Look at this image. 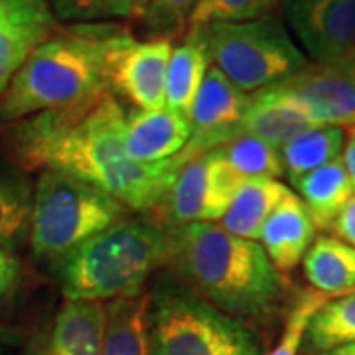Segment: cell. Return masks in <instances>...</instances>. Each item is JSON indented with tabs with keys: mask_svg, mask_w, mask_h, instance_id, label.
I'll list each match as a JSON object with an SVG mask.
<instances>
[{
	"mask_svg": "<svg viewBox=\"0 0 355 355\" xmlns=\"http://www.w3.org/2000/svg\"><path fill=\"white\" fill-rule=\"evenodd\" d=\"M282 20L314 64L343 62L355 44V0H279Z\"/></svg>",
	"mask_w": 355,
	"mask_h": 355,
	"instance_id": "10",
	"label": "cell"
},
{
	"mask_svg": "<svg viewBox=\"0 0 355 355\" xmlns=\"http://www.w3.org/2000/svg\"><path fill=\"white\" fill-rule=\"evenodd\" d=\"M22 355H51L50 338H48L46 334L34 336L24 347V354Z\"/></svg>",
	"mask_w": 355,
	"mask_h": 355,
	"instance_id": "34",
	"label": "cell"
},
{
	"mask_svg": "<svg viewBox=\"0 0 355 355\" xmlns=\"http://www.w3.org/2000/svg\"><path fill=\"white\" fill-rule=\"evenodd\" d=\"M216 150L243 178L279 180L280 176H284V164L279 148L253 135L241 132Z\"/></svg>",
	"mask_w": 355,
	"mask_h": 355,
	"instance_id": "26",
	"label": "cell"
},
{
	"mask_svg": "<svg viewBox=\"0 0 355 355\" xmlns=\"http://www.w3.org/2000/svg\"><path fill=\"white\" fill-rule=\"evenodd\" d=\"M202 34L209 65L245 93L270 87L310 64L282 16L247 22H214L190 28Z\"/></svg>",
	"mask_w": 355,
	"mask_h": 355,
	"instance_id": "7",
	"label": "cell"
},
{
	"mask_svg": "<svg viewBox=\"0 0 355 355\" xmlns=\"http://www.w3.org/2000/svg\"><path fill=\"white\" fill-rule=\"evenodd\" d=\"M268 89L316 127H355V67L345 62H312Z\"/></svg>",
	"mask_w": 355,
	"mask_h": 355,
	"instance_id": "9",
	"label": "cell"
},
{
	"mask_svg": "<svg viewBox=\"0 0 355 355\" xmlns=\"http://www.w3.org/2000/svg\"><path fill=\"white\" fill-rule=\"evenodd\" d=\"M279 0H198L191 10L190 28L214 22H247L275 14Z\"/></svg>",
	"mask_w": 355,
	"mask_h": 355,
	"instance_id": "27",
	"label": "cell"
},
{
	"mask_svg": "<svg viewBox=\"0 0 355 355\" xmlns=\"http://www.w3.org/2000/svg\"><path fill=\"white\" fill-rule=\"evenodd\" d=\"M174 42L150 38L130 40L114 55L109 71V89L125 97L139 111H158L166 107V71Z\"/></svg>",
	"mask_w": 355,
	"mask_h": 355,
	"instance_id": "12",
	"label": "cell"
},
{
	"mask_svg": "<svg viewBox=\"0 0 355 355\" xmlns=\"http://www.w3.org/2000/svg\"><path fill=\"white\" fill-rule=\"evenodd\" d=\"M170 249L168 229L130 214L79 245L53 270L65 300L109 302L144 292L154 270L168 265Z\"/></svg>",
	"mask_w": 355,
	"mask_h": 355,
	"instance_id": "4",
	"label": "cell"
},
{
	"mask_svg": "<svg viewBox=\"0 0 355 355\" xmlns=\"http://www.w3.org/2000/svg\"><path fill=\"white\" fill-rule=\"evenodd\" d=\"M345 64L347 65H352V67H355V44H354V48L349 50V53L345 55V60H343Z\"/></svg>",
	"mask_w": 355,
	"mask_h": 355,
	"instance_id": "38",
	"label": "cell"
},
{
	"mask_svg": "<svg viewBox=\"0 0 355 355\" xmlns=\"http://www.w3.org/2000/svg\"><path fill=\"white\" fill-rule=\"evenodd\" d=\"M316 355H355V343L342 345V347H336V349H330V352H324V354Z\"/></svg>",
	"mask_w": 355,
	"mask_h": 355,
	"instance_id": "35",
	"label": "cell"
},
{
	"mask_svg": "<svg viewBox=\"0 0 355 355\" xmlns=\"http://www.w3.org/2000/svg\"><path fill=\"white\" fill-rule=\"evenodd\" d=\"M209 69V55L198 30H186V38L174 46L166 71V109L190 119V111Z\"/></svg>",
	"mask_w": 355,
	"mask_h": 355,
	"instance_id": "22",
	"label": "cell"
},
{
	"mask_svg": "<svg viewBox=\"0 0 355 355\" xmlns=\"http://www.w3.org/2000/svg\"><path fill=\"white\" fill-rule=\"evenodd\" d=\"M103 355H150V291L105 302Z\"/></svg>",
	"mask_w": 355,
	"mask_h": 355,
	"instance_id": "19",
	"label": "cell"
},
{
	"mask_svg": "<svg viewBox=\"0 0 355 355\" xmlns=\"http://www.w3.org/2000/svg\"><path fill=\"white\" fill-rule=\"evenodd\" d=\"M58 22L101 24L135 16V0H48Z\"/></svg>",
	"mask_w": 355,
	"mask_h": 355,
	"instance_id": "28",
	"label": "cell"
},
{
	"mask_svg": "<svg viewBox=\"0 0 355 355\" xmlns=\"http://www.w3.org/2000/svg\"><path fill=\"white\" fill-rule=\"evenodd\" d=\"M132 34L113 22L58 28L0 95V128L109 87L114 55Z\"/></svg>",
	"mask_w": 355,
	"mask_h": 355,
	"instance_id": "3",
	"label": "cell"
},
{
	"mask_svg": "<svg viewBox=\"0 0 355 355\" xmlns=\"http://www.w3.org/2000/svg\"><path fill=\"white\" fill-rule=\"evenodd\" d=\"M125 128V109L105 87L4 127V144L24 172H64L109 191L132 214L150 216L186 162L178 154L154 164L128 160Z\"/></svg>",
	"mask_w": 355,
	"mask_h": 355,
	"instance_id": "1",
	"label": "cell"
},
{
	"mask_svg": "<svg viewBox=\"0 0 355 355\" xmlns=\"http://www.w3.org/2000/svg\"><path fill=\"white\" fill-rule=\"evenodd\" d=\"M58 30L48 0H16L0 20V95L32 51Z\"/></svg>",
	"mask_w": 355,
	"mask_h": 355,
	"instance_id": "13",
	"label": "cell"
},
{
	"mask_svg": "<svg viewBox=\"0 0 355 355\" xmlns=\"http://www.w3.org/2000/svg\"><path fill=\"white\" fill-rule=\"evenodd\" d=\"M132 211L95 184L42 170L34 184L30 251L44 265L60 266L79 245Z\"/></svg>",
	"mask_w": 355,
	"mask_h": 355,
	"instance_id": "5",
	"label": "cell"
},
{
	"mask_svg": "<svg viewBox=\"0 0 355 355\" xmlns=\"http://www.w3.org/2000/svg\"><path fill=\"white\" fill-rule=\"evenodd\" d=\"M316 125H312L292 103L284 101L268 87L251 93V105L239 125L241 132L259 137L279 150L296 135Z\"/></svg>",
	"mask_w": 355,
	"mask_h": 355,
	"instance_id": "23",
	"label": "cell"
},
{
	"mask_svg": "<svg viewBox=\"0 0 355 355\" xmlns=\"http://www.w3.org/2000/svg\"><path fill=\"white\" fill-rule=\"evenodd\" d=\"M150 355H265L251 326L217 310L184 282L150 291Z\"/></svg>",
	"mask_w": 355,
	"mask_h": 355,
	"instance_id": "6",
	"label": "cell"
},
{
	"mask_svg": "<svg viewBox=\"0 0 355 355\" xmlns=\"http://www.w3.org/2000/svg\"><path fill=\"white\" fill-rule=\"evenodd\" d=\"M105 302L65 300L50 334L51 355H103Z\"/></svg>",
	"mask_w": 355,
	"mask_h": 355,
	"instance_id": "16",
	"label": "cell"
},
{
	"mask_svg": "<svg viewBox=\"0 0 355 355\" xmlns=\"http://www.w3.org/2000/svg\"><path fill=\"white\" fill-rule=\"evenodd\" d=\"M251 105V93L233 85L214 65H209L190 111L191 137L178 156L188 162L211 153L241 135V119Z\"/></svg>",
	"mask_w": 355,
	"mask_h": 355,
	"instance_id": "11",
	"label": "cell"
},
{
	"mask_svg": "<svg viewBox=\"0 0 355 355\" xmlns=\"http://www.w3.org/2000/svg\"><path fill=\"white\" fill-rule=\"evenodd\" d=\"M296 196L302 200L316 229H330L336 217L352 200L355 186L347 174L342 158L320 166L304 176L291 182Z\"/></svg>",
	"mask_w": 355,
	"mask_h": 355,
	"instance_id": "17",
	"label": "cell"
},
{
	"mask_svg": "<svg viewBox=\"0 0 355 355\" xmlns=\"http://www.w3.org/2000/svg\"><path fill=\"white\" fill-rule=\"evenodd\" d=\"M345 144V128L342 127H312L296 135L282 148L284 176L291 182L316 170L320 166L330 164L331 160L342 158Z\"/></svg>",
	"mask_w": 355,
	"mask_h": 355,
	"instance_id": "24",
	"label": "cell"
},
{
	"mask_svg": "<svg viewBox=\"0 0 355 355\" xmlns=\"http://www.w3.org/2000/svg\"><path fill=\"white\" fill-rule=\"evenodd\" d=\"M34 184L12 160H0V247L16 253L28 245Z\"/></svg>",
	"mask_w": 355,
	"mask_h": 355,
	"instance_id": "21",
	"label": "cell"
},
{
	"mask_svg": "<svg viewBox=\"0 0 355 355\" xmlns=\"http://www.w3.org/2000/svg\"><path fill=\"white\" fill-rule=\"evenodd\" d=\"M247 178L211 150L180 168L160 205L148 217L174 231L191 223H219Z\"/></svg>",
	"mask_w": 355,
	"mask_h": 355,
	"instance_id": "8",
	"label": "cell"
},
{
	"mask_svg": "<svg viewBox=\"0 0 355 355\" xmlns=\"http://www.w3.org/2000/svg\"><path fill=\"white\" fill-rule=\"evenodd\" d=\"M330 231L334 233V237H338L347 245L355 247V193L342 209V214L336 217Z\"/></svg>",
	"mask_w": 355,
	"mask_h": 355,
	"instance_id": "32",
	"label": "cell"
},
{
	"mask_svg": "<svg viewBox=\"0 0 355 355\" xmlns=\"http://www.w3.org/2000/svg\"><path fill=\"white\" fill-rule=\"evenodd\" d=\"M288 193L291 190L280 180L247 178L219 225L235 237L257 241L266 219Z\"/></svg>",
	"mask_w": 355,
	"mask_h": 355,
	"instance_id": "20",
	"label": "cell"
},
{
	"mask_svg": "<svg viewBox=\"0 0 355 355\" xmlns=\"http://www.w3.org/2000/svg\"><path fill=\"white\" fill-rule=\"evenodd\" d=\"M16 2V0H0V20L6 16V12L12 8V4Z\"/></svg>",
	"mask_w": 355,
	"mask_h": 355,
	"instance_id": "37",
	"label": "cell"
},
{
	"mask_svg": "<svg viewBox=\"0 0 355 355\" xmlns=\"http://www.w3.org/2000/svg\"><path fill=\"white\" fill-rule=\"evenodd\" d=\"M316 231L302 200L291 191L266 219L259 239L275 268L286 275L302 263L316 239Z\"/></svg>",
	"mask_w": 355,
	"mask_h": 355,
	"instance_id": "15",
	"label": "cell"
},
{
	"mask_svg": "<svg viewBox=\"0 0 355 355\" xmlns=\"http://www.w3.org/2000/svg\"><path fill=\"white\" fill-rule=\"evenodd\" d=\"M150 2H153V0H135V18H139Z\"/></svg>",
	"mask_w": 355,
	"mask_h": 355,
	"instance_id": "36",
	"label": "cell"
},
{
	"mask_svg": "<svg viewBox=\"0 0 355 355\" xmlns=\"http://www.w3.org/2000/svg\"><path fill=\"white\" fill-rule=\"evenodd\" d=\"M198 0H153L139 20L153 38L174 40L186 34L191 10Z\"/></svg>",
	"mask_w": 355,
	"mask_h": 355,
	"instance_id": "29",
	"label": "cell"
},
{
	"mask_svg": "<svg viewBox=\"0 0 355 355\" xmlns=\"http://www.w3.org/2000/svg\"><path fill=\"white\" fill-rule=\"evenodd\" d=\"M328 298L318 294L314 291L300 292L294 300L284 318V328L280 334L279 343L268 355H300L302 343H304L306 326L310 322L312 314L320 306L324 304Z\"/></svg>",
	"mask_w": 355,
	"mask_h": 355,
	"instance_id": "30",
	"label": "cell"
},
{
	"mask_svg": "<svg viewBox=\"0 0 355 355\" xmlns=\"http://www.w3.org/2000/svg\"><path fill=\"white\" fill-rule=\"evenodd\" d=\"M191 137L190 119L170 109L137 111L127 116L125 154L128 160L154 164L176 156Z\"/></svg>",
	"mask_w": 355,
	"mask_h": 355,
	"instance_id": "14",
	"label": "cell"
},
{
	"mask_svg": "<svg viewBox=\"0 0 355 355\" xmlns=\"http://www.w3.org/2000/svg\"><path fill=\"white\" fill-rule=\"evenodd\" d=\"M168 265L217 310L247 326H270L288 312L291 282L259 241L227 233L219 223H191L170 231Z\"/></svg>",
	"mask_w": 355,
	"mask_h": 355,
	"instance_id": "2",
	"label": "cell"
},
{
	"mask_svg": "<svg viewBox=\"0 0 355 355\" xmlns=\"http://www.w3.org/2000/svg\"><path fill=\"white\" fill-rule=\"evenodd\" d=\"M355 343V292L328 298L312 314L304 334L306 355Z\"/></svg>",
	"mask_w": 355,
	"mask_h": 355,
	"instance_id": "25",
	"label": "cell"
},
{
	"mask_svg": "<svg viewBox=\"0 0 355 355\" xmlns=\"http://www.w3.org/2000/svg\"><path fill=\"white\" fill-rule=\"evenodd\" d=\"M302 272L312 291L338 298L355 292V247L334 235H320L302 259Z\"/></svg>",
	"mask_w": 355,
	"mask_h": 355,
	"instance_id": "18",
	"label": "cell"
},
{
	"mask_svg": "<svg viewBox=\"0 0 355 355\" xmlns=\"http://www.w3.org/2000/svg\"><path fill=\"white\" fill-rule=\"evenodd\" d=\"M342 160L355 186V127H349L345 130V144H343Z\"/></svg>",
	"mask_w": 355,
	"mask_h": 355,
	"instance_id": "33",
	"label": "cell"
},
{
	"mask_svg": "<svg viewBox=\"0 0 355 355\" xmlns=\"http://www.w3.org/2000/svg\"><path fill=\"white\" fill-rule=\"evenodd\" d=\"M22 270L24 266L16 253L0 247V304H6L14 298L22 280Z\"/></svg>",
	"mask_w": 355,
	"mask_h": 355,
	"instance_id": "31",
	"label": "cell"
}]
</instances>
